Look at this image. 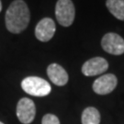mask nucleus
I'll list each match as a JSON object with an SVG mask.
<instances>
[{"label": "nucleus", "instance_id": "6", "mask_svg": "<svg viewBox=\"0 0 124 124\" xmlns=\"http://www.w3.org/2000/svg\"><path fill=\"white\" fill-rule=\"evenodd\" d=\"M118 79L113 74H107L98 77L93 83V90L98 95H107L116 88Z\"/></svg>", "mask_w": 124, "mask_h": 124}, {"label": "nucleus", "instance_id": "10", "mask_svg": "<svg viewBox=\"0 0 124 124\" xmlns=\"http://www.w3.org/2000/svg\"><path fill=\"white\" fill-rule=\"evenodd\" d=\"M106 6L116 18L124 20V0H107Z\"/></svg>", "mask_w": 124, "mask_h": 124}, {"label": "nucleus", "instance_id": "3", "mask_svg": "<svg viewBox=\"0 0 124 124\" xmlns=\"http://www.w3.org/2000/svg\"><path fill=\"white\" fill-rule=\"evenodd\" d=\"M55 16L60 25L71 26L75 16V6L72 0H58L55 6Z\"/></svg>", "mask_w": 124, "mask_h": 124}, {"label": "nucleus", "instance_id": "8", "mask_svg": "<svg viewBox=\"0 0 124 124\" xmlns=\"http://www.w3.org/2000/svg\"><path fill=\"white\" fill-rule=\"evenodd\" d=\"M55 23L52 18H44L37 24L35 28V36L42 42L49 41L55 33Z\"/></svg>", "mask_w": 124, "mask_h": 124}, {"label": "nucleus", "instance_id": "11", "mask_svg": "<svg viewBox=\"0 0 124 124\" xmlns=\"http://www.w3.org/2000/svg\"><path fill=\"white\" fill-rule=\"evenodd\" d=\"M82 124H99L100 123V113L93 107L85 108L82 113Z\"/></svg>", "mask_w": 124, "mask_h": 124}, {"label": "nucleus", "instance_id": "1", "mask_svg": "<svg viewBox=\"0 0 124 124\" xmlns=\"http://www.w3.org/2000/svg\"><path fill=\"white\" fill-rule=\"evenodd\" d=\"M31 18V13L23 0L13 1L6 13V26L12 33H20L26 29Z\"/></svg>", "mask_w": 124, "mask_h": 124}, {"label": "nucleus", "instance_id": "2", "mask_svg": "<svg viewBox=\"0 0 124 124\" xmlns=\"http://www.w3.org/2000/svg\"><path fill=\"white\" fill-rule=\"evenodd\" d=\"M21 87L27 94L34 97H45L52 91L49 83L38 76H29L24 78L21 82Z\"/></svg>", "mask_w": 124, "mask_h": 124}, {"label": "nucleus", "instance_id": "9", "mask_svg": "<svg viewBox=\"0 0 124 124\" xmlns=\"http://www.w3.org/2000/svg\"><path fill=\"white\" fill-rule=\"evenodd\" d=\"M47 75L51 81L58 86H62L68 82V74L61 65L57 63H52L47 68Z\"/></svg>", "mask_w": 124, "mask_h": 124}, {"label": "nucleus", "instance_id": "7", "mask_svg": "<svg viewBox=\"0 0 124 124\" xmlns=\"http://www.w3.org/2000/svg\"><path fill=\"white\" fill-rule=\"evenodd\" d=\"M108 68L106 59L102 57H94L85 62L82 66V73L85 76H94L101 75Z\"/></svg>", "mask_w": 124, "mask_h": 124}, {"label": "nucleus", "instance_id": "4", "mask_svg": "<svg viewBox=\"0 0 124 124\" xmlns=\"http://www.w3.org/2000/svg\"><path fill=\"white\" fill-rule=\"evenodd\" d=\"M101 46L109 54L120 55L124 53V40L117 33L109 32L105 34L101 40Z\"/></svg>", "mask_w": 124, "mask_h": 124}, {"label": "nucleus", "instance_id": "12", "mask_svg": "<svg viewBox=\"0 0 124 124\" xmlns=\"http://www.w3.org/2000/svg\"><path fill=\"white\" fill-rule=\"evenodd\" d=\"M41 124H60V120L57 116L53 114H46L42 118Z\"/></svg>", "mask_w": 124, "mask_h": 124}, {"label": "nucleus", "instance_id": "5", "mask_svg": "<svg viewBox=\"0 0 124 124\" xmlns=\"http://www.w3.org/2000/svg\"><path fill=\"white\" fill-rule=\"evenodd\" d=\"M17 117L23 124H31L35 118L36 107L34 102L27 98H21L17 104Z\"/></svg>", "mask_w": 124, "mask_h": 124}, {"label": "nucleus", "instance_id": "14", "mask_svg": "<svg viewBox=\"0 0 124 124\" xmlns=\"http://www.w3.org/2000/svg\"><path fill=\"white\" fill-rule=\"evenodd\" d=\"M0 124H4V123H3V122H1V121H0Z\"/></svg>", "mask_w": 124, "mask_h": 124}, {"label": "nucleus", "instance_id": "13", "mask_svg": "<svg viewBox=\"0 0 124 124\" xmlns=\"http://www.w3.org/2000/svg\"><path fill=\"white\" fill-rule=\"evenodd\" d=\"M2 10V3H1V0H0V12Z\"/></svg>", "mask_w": 124, "mask_h": 124}]
</instances>
